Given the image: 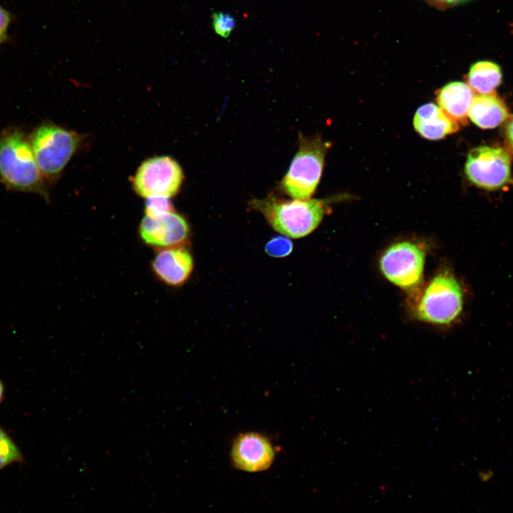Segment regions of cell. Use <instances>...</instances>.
<instances>
[{"mask_svg": "<svg viewBox=\"0 0 513 513\" xmlns=\"http://www.w3.org/2000/svg\"><path fill=\"white\" fill-rule=\"evenodd\" d=\"M189 234L187 222L175 211L157 217L145 216L139 226L142 240L160 249L181 246Z\"/></svg>", "mask_w": 513, "mask_h": 513, "instance_id": "obj_10", "label": "cell"}, {"mask_svg": "<svg viewBox=\"0 0 513 513\" xmlns=\"http://www.w3.org/2000/svg\"><path fill=\"white\" fill-rule=\"evenodd\" d=\"M184 180L178 162L168 156H157L145 160L132 177L133 187L139 196L170 198L179 192Z\"/></svg>", "mask_w": 513, "mask_h": 513, "instance_id": "obj_7", "label": "cell"}, {"mask_svg": "<svg viewBox=\"0 0 513 513\" xmlns=\"http://www.w3.org/2000/svg\"><path fill=\"white\" fill-rule=\"evenodd\" d=\"M462 308V289L449 271L435 275L423 289L417 301L410 303L414 318L441 326L453 323L461 314Z\"/></svg>", "mask_w": 513, "mask_h": 513, "instance_id": "obj_2", "label": "cell"}, {"mask_svg": "<svg viewBox=\"0 0 513 513\" xmlns=\"http://www.w3.org/2000/svg\"><path fill=\"white\" fill-rule=\"evenodd\" d=\"M292 249V242L289 238L283 236L272 238L265 246L266 254L274 257L286 256L291 254Z\"/></svg>", "mask_w": 513, "mask_h": 513, "instance_id": "obj_19", "label": "cell"}, {"mask_svg": "<svg viewBox=\"0 0 513 513\" xmlns=\"http://www.w3.org/2000/svg\"><path fill=\"white\" fill-rule=\"evenodd\" d=\"M413 125L420 135L429 140L441 139L460 128L459 123L451 120L439 106L432 103L418 109Z\"/></svg>", "mask_w": 513, "mask_h": 513, "instance_id": "obj_13", "label": "cell"}, {"mask_svg": "<svg viewBox=\"0 0 513 513\" xmlns=\"http://www.w3.org/2000/svg\"><path fill=\"white\" fill-rule=\"evenodd\" d=\"M85 136L53 123L36 127L28 138L38 166L45 179L56 182Z\"/></svg>", "mask_w": 513, "mask_h": 513, "instance_id": "obj_3", "label": "cell"}, {"mask_svg": "<svg viewBox=\"0 0 513 513\" xmlns=\"http://www.w3.org/2000/svg\"><path fill=\"white\" fill-rule=\"evenodd\" d=\"M212 26L217 34L228 37L236 26V19L231 14L219 11L212 14Z\"/></svg>", "mask_w": 513, "mask_h": 513, "instance_id": "obj_17", "label": "cell"}, {"mask_svg": "<svg viewBox=\"0 0 513 513\" xmlns=\"http://www.w3.org/2000/svg\"><path fill=\"white\" fill-rule=\"evenodd\" d=\"M155 275L165 284L179 286L190 276L194 261L190 252L182 246L160 249L151 264Z\"/></svg>", "mask_w": 513, "mask_h": 513, "instance_id": "obj_11", "label": "cell"}, {"mask_svg": "<svg viewBox=\"0 0 513 513\" xmlns=\"http://www.w3.org/2000/svg\"><path fill=\"white\" fill-rule=\"evenodd\" d=\"M470 120L482 129L494 128L509 117L504 101L495 93L475 95L469 109Z\"/></svg>", "mask_w": 513, "mask_h": 513, "instance_id": "obj_14", "label": "cell"}, {"mask_svg": "<svg viewBox=\"0 0 513 513\" xmlns=\"http://www.w3.org/2000/svg\"><path fill=\"white\" fill-rule=\"evenodd\" d=\"M22 462L24 457L19 446L0 426V470L11 464Z\"/></svg>", "mask_w": 513, "mask_h": 513, "instance_id": "obj_16", "label": "cell"}, {"mask_svg": "<svg viewBox=\"0 0 513 513\" xmlns=\"http://www.w3.org/2000/svg\"><path fill=\"white\" fill-rule=\"evenodd\" d=\"M505 138L508 145L513 150V116L510 117L505 128Z\"/></svg>", "mask_w": 513, "mask_h": 513, "instance_id": "obj_21", "label": "cell"}, {"mask_svg": "<svg viewBox=\"0 0 513 513\" xmlns=\"http://www.w3.org/2000/svg\"><path fill=\"white\" fill-rule=\"evenodd\" d=\"M440 5H450L462 2L465 0H430Z\"/></svg>", "mask_w": 513, "mask_h": 513, "instance_id": "obj_22", "label": "cell"}, {"mask_svg": "<svg viewBox=\"0 0 513 513\" xmlns=\"http://www.w3.org/2000/svg\"><path fill=\"white\" fill-rule=\"evenodd\" d=\"M230 457L235 468L247 472H258L271 466L275 450L264 435L249 432L239 434L234 439Z\"/></svg>", "mask_w": 513, "mask_h": 513, "instance_id": "obj_9", "label": "cell"}, {"mask_svg": "<svg viewBox=\"0 0 513 513\" xmlns=\"http://www.w3.org/2000/svg\"><path fill=\"white\" fill-rule=\"evenodd\" d=\"M500 67L491 61H482L473 64L467 75V85L479 94L494 92L501 83Z\"/></svg>", "mask_w": 513, "mask_h": 513, "instance_id": "obj_15", "label": "cell"}, {"mask_svg": "<svg viewBox=\"0 0 513 513\" xmlns=\"http://www.w3.org/2000/svg\"><path fill=\"white\" fill-rule=\"evenodd\" d=\"M269 224L278 232L291 238H300L312 232L321 222L326 206L318 200H283L267 197L252 202Z\"/></svg>", "mask_w": 513, "mask_h": 513, "instance_id": "obj_4", "label": "cell"}, {"mask_svg": "<svg viewBox=\"0 0 513 513\" xmlns=\"http://www.w3.org/2000/svg\"><path fill=\"white\" fill-rule=\"evenodd\" d=\"M328 147L318 137L300 138L299 149L281 183L288 195L310 200L319 182Z\"/></svg>", "mask_w": 513, "mask_h": 513, "instance_id": "obj_5", "label": "cell"}, {"mask_svg": "<svg viewBox=\"0 0 513 513\" xmlns=\"http://www.w3.org/2000/svg\"><path fill=\"white\" fill-rule=\"evenodd\" d=\"M11 22L9 12L0 5V44L5 40Z\"/></svg>", "mask_w": 513, "mask_h": 513, "instance_id": "obj_20", "label": "cell"}, {"mask_svg": "<svg viewBox=\"0 0 513 513\" xmlns=\"http://www.w3.org/2000/svg\"><path fill=\"white\" fill-rule=\"evenodd\" d=\"M0 182L6 189L50 197L28 138L18 128L0 133Z\"/></svg>", "mask_w": 513, "mask_h": 513, "instance_id": "obj_1", "label": "cell"}, {"mask_svg": "<svg viewBox=\"0 0 513 513\" xmlns=\"http://www.w3.org/2000/svg\"><path fill=\"white\" fill-rule=\"evenodd\" d=\"M172 211L174 207L170 198L152 197L146 199L145 216L157 217Z\"/></svg>", "mask_w": 513, "mask_h": 513, "instance_id": "obj_18", "label": "cell"}, {"mask_svg": "<svg viewBox=\"0 0 513 513\" xmlns=\"http://www.w3.org/2000/svg\"><path fill=\"white\" fill-rule=\"evenodd\" d=\"M425 251L410 242H400L388 247L380 260V268L385 278L406 290H414L422 280Z\"/></svg>", "mask_w": 513, "mask_h": 513, "instance_id": "obj_8", "label": "cell"}, {"mask_svg": "<svg viewBox=\"0 0 513 513\" xmlns=\"http://www.w3.org/2000/svg\"><path fill=\"white\" fill-rule=\"evenodd\" d=\"M474 91L462 82H452L440 88L436 100L440 109L453 121L466 125Z\"/></svg>", "mask_w": 513, "mask_h": 513, "instance_id": "obj_12", "label": "cell"}, {"mask_svg": "<svg viewBox=\"0 0 513 513\" xmlns=\"http://www.w3.org/2000/svg\"><path fill=\"white\" fill-rule=\"evenodd\" d=\"M4 390H5V388H4V383L0 380V403L4 399Z\"/></svg>", "mask_w": 513, "mask_h": 513, "instance_id": "obj_23", "label": "cell"}, {"mask_svg": "<svg viewBox=\"0 0 513 513\" xmlns=\"http://www.w3.org/2000/svg\"><path fill=\"white\" fill-rule=\"evenodd\" d=\"M467 179L486 190H497L512 183L511 157L503 148L480 146L468 154L465 167Z\"/></svg>", "mask_w": 513, "mask_h": 513, "instance_id": "obj_6", "label": "cell"}]
</instances>
